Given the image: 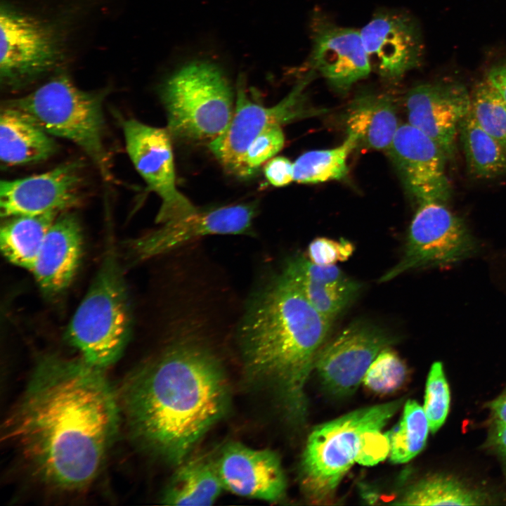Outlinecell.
Segmentation results:
<instances>
[{"mask_svg":"<svg viewBox=\"0 0 506 506\" xmlns=\"http://www.w3.org/2000/svg\"><path fill=\"white\" fill-rule=\"evenodd\" d=\"M119 412L101 368L82 358L47 356L9 416L6 436L41 480L79 489L98 474L116 435Z\"/></svg>","mask_w":506,"mask_h":506,"instance_id":"obj_1","label":"cell"},{"mask_svg":"<svg viewBox=\"0 0 506 506\" xmlns=\"http://www.w3.org/2000/svg\"><path fill=\"white\" fill-rule=\"evenodd\" d=\"M134 436L163 461L177 466L228 413L229 383L207 347L176 343L138 368L123 391Z\"/></svg>","mask_w":506,"mask_h":506,"instance_id":"obj_2","label":"cell"},{"mask_svg":"<svg viewBox=\"0 0 506 506\" xmlns=\"http://www.w3.org/2000/svg\"><path fill=\"white\" fill-rule=\"evenodd\" d=\"M332 324L282 272L247 305L238 330L245 378L273 397L292 424L306 417V386Z\"/></svg>","mask_w":506,"mask_h":506,"instance_id":"obj_3","label":"cell"},{"mask_svg":"<svg viewBox=\"0 0 506 506\" xmlns=\"http://www.w3.org/2000/svg\"><path fill=\"white\" fill-rule=\"evenodd\" d=\"M131 327V311L123 273L111 249L71 318L67 338L78 349L81 358L102 369L121 356Z\"/></svg>","mask_w":506,"mask_h":506,"instance_id":"obj_4","label":"cell"},{"mask_svg":"<svg viewBox=\"0 0 506 506\" xmlns=\"http://www.w3.org/2000/svg\"><path fill=\"white\" fill-rule=\"evenodd\" d=\"M106 90L84 91L60 73L34 91L6 103L24 112L53 137L71 141L109 179L110 162L104 144Z\"/></svg>","mask_w":506,"mask_h":506,"instance_id":"obj_5","label":"cell"},{"mask_svg":"<svg viewBox=\"0 0 506 506\" xmlns=\"http://www.w3.org/2000/svg\"><path fill=\"white\" fill-rule=\"evenodd\" d=\"M401 400L364 407L323 423L308 437L300 472L306 493L316 502L332 496L368 438L382 430Z\"/></svg>","mask_w":506,"mask_h":506,"instance_id":"obj_6","label":"cell"},{"mask_svg":"<svg viewBox=\"0 0 506 506\" xmlns=\"http://www.w3.org/2000/svg\"><path fill=\"white\" fill-rule=\"evenodd\" d=\"M160 96L171 136L192 142H208L228 127L233 112L230 83L216 64L189 63L163 84Z\"/></svg>","mask_w":506,"mask_h":506,"instance_id":"obj_7","label":"cell"},{"mask_svg":"<svg viewBox=\"0 0 506 506\" xmlns=\"http://www.w3.org/2000/svg\"><path fill=\"white\" fill-rule=\"evenodd\" d=\"M478 250V242L464 221L445 202H421L410 224L401 259L379 281L388 282L415 269L455 264Z\"/></svg>","mask_w":506,"mask_h":506,"instance_id":"obj_8","label":"cell"},{"mask_svg":"<svg viewBox=\"0 0 506 506\" xmlns=\"http://www.w3.org/2000/svg\"><path fill=\"white\" fill-rule=\"evenodd\" d=\"M127 154L148 188L161 199L156 222L165 223L198 209L176 188L171 134L135 119L122 122Z\"/></svg>","mask_w":506,"mask_h":506,"instance_id":"obj_9","label":"cell"},{"mask_svg":"<svg viewBox=\"0 0 506 506\" xmlns=\"http://www.w3.org/2000/svg\"><path fill=\"white\" fill-rule=\"evenodd\" d=\"M0 79L8 88L22 86L55 66L56 34L37 18L2 5L0 13Z\"/></svg>","mask_w":506,"mask_h":506,"instance_id":"obj_10","label":"cell"},{"mask_svg":"<svg viewBox=\"0 0 506 506\" xmlns=\"http://www.w3.org/2000/svg\"><path fill=\"white\" fill-rule=\"evenodd\" d=\"M394 341L382 327L370 322L355 321L323 345L314 369L332 394H353L377 355Z\"/></svg>","mask_w":506,"mask_h":506,"instance_id":"obj_11","label":"cell"},{"mask_svg":"<svg viewBox=\"0 0 506 506\" xmlns=\"http://www.w3.org/2000/svg\"><path fill=\"white\" fill-rule=\"evenodd\" d=\"M312 72L297 84L283 100L268 108L252 101L242 84H239L235 108L228 127L219 137L209 143L211 151L227 171L242 176L247 149L261 131L270 126H281L308 113L303 91L311 79Z\"/></svg>","mask_w":506,"mask_h":506,"instance_id":"obj_12","label":"cell"},{"mask_svg":"<svg viewBox=\"0 0 506 506\" xmlns=\"http://www.w3.org/2000/svg\"><path fill=\"white\" fill-rule=\"evenodd\" d=\"M254 203L228 205L195 212L163 223L158 229L130 240L128 253L141 261L174 250L188 242L212 235H254Z\"/></svg>","mask_w":506,"mask_h":506,"instance_id":"obj_13","label":"cell"},{"mask_svg":"<svg viewBox=\"0 0 506 506\" xmlns=\"http://www.w3.org/2000/svg\"><path fill=\"white\" fill-rule=\"evenodd\" d=\"M83 162L60 164L46 172L0 183V214L4 218L62 213L82 198Z\"/></svg>","mask_w":506,"mask_h":506,"instance_id":"obj_14","label":"cell"},{"mask_svg":"<svg viewBox=\"0 0 506 506\" xmlns=\"http://www.w3.org/2000/svg\"><path fill=\"white\" fill-rule=\"evenodd\" d=\"M408 122L433 139L448 158L453 156L459 128L471 109V93L457 82L421 84L406 98Z\"/></svg>","mask_w":506,"mask_h":506,"instance_id":"obj_15","label":"cell"},{"mask_svg":"<svg viewBox=\"0 0 506 506\" xmlns=\"http://www.w3.org/2000/svg\"><path fill=\"white\" fill-rule=\"evenodd\" d=\"M387 151L418 202H446L450 198L451 186L446 173L448 158L424 133L408 122L401 124Z\"/></svg>","mask_w":506,"mask_h":506,"instance_id":"obj_16","label":"cell"},{"mask_svg":"<svg viewBox=\"0 0 506 506\" xmlns=\"http://www.w3.org/2000/svg\"><path fill=\"white\" fill-rule=\"evenodd\" d=\"M310 64L338 91H348L372 70L360 30L315 13L311 21Z\"/></svg>","mask_w":506,"mask_h":506,"instance_id":"obj_17","label":"cell"},{"mask_svg":"<svg viewBox=\"0 0 506 506\" xmlns=\"http://www.w3.org/2000/svg\"><path fill=\"white\" fill-rule=\"evenodd\" d=\"M224 489L271 502L286 494L287 479L278 455L237 441L227 443L215 458Z\"/></svg>","mask_w":506,"mask_h":506,"instance_id":"obj_18","label":"cell"},{"mask_svg":"<svg viewBox=\"0 0 506 506\" xmlns=\"http://www.w3.org/2000/svg\"><path fill=\"white\" fill-rule=\"evenodd\" d=\"M372 69L383 78L397 80L419 63L421 44L416 26L403 13H376L360 30Z\"/></svg>","mask_w":506,"mask_h":506,"instance_id":"obj_19","label":"cell"},{"mask_svg":"<svg viewBox=\"0 0 506 506\" xmlns=\"http://www.w3.org/2000/svg\"><path fill=\"white\" fill-rule=\"evenodd\" d=\"M83 235L76 214L60 213L50 227L32 273L45 295L55 297L72 283L80 264Z\"/></svg>","mask_w":506,"mask_h":506,"instance_id":"obj_20","label":"cell"},{"mask_svg":"<svg viewBox=\"0 0 506 506\" xmlns=\"http://www.w3.org/2000/svg\"><path fill=\"white\" fill-rule=\"evenodd\" d=\"M282 273L332 323L352 303L362 287L335 264H316L301 254L287 259Z\"/></svg>","mask_w":506,"mask_h":506,"instance_id":"obj_21","label":"cell"},{"mask_svg":"<svg viewBox=\"0 0 506 506\" xmlns=\"http://www.w3.org/2000/svg\"><path fill=\"white\" fill-rule=\"evenodd\" d=\"M53 136L20 110L6 104L0 114V160L13 167L44 161L58 150Z\"/></svg>","mask_w":506,"mask_h":506,"instance_id":"obj_22","label":"cell"},{"mask_svg":"<svg viewBox=\"0 0 506 506\" xmlns=\"http://www.w3.org/2000/svg\"><path fill=\"white\" fill-rule=\"evenodd\" d=\"M401 124L393 100L384 95H359L346 119L347 134L365 148L387 150Z\"/></svg>","mask_w":506,"mask_h":506,"instance_id":"obj_23","label":"cell"},{"mask_svg":"<svg viewBox=\"0 0 506 506\" xmlns=\"http://www.w3.org/2000/svg\"><path fill=\"white\" fill-rule=\"evenodd\" d=\"M223 489L215 458L188 457L177 465L161 500L169 505H211Z\"/></svg>","mask_w":506,"mask_h":506,"instance_id":"obj_24","label":"cell"},{"mask_svg":"<svg viewBox=\"0 0 506 506\" xmlns=\"http://www.w3.org/2000/svg\"><path fill=\"white\" fill-rule=\"evenodd\" d=\"M60 214L51 212L7 218L0 232L4 257L12 264L32 271L45 237Z\"/></svg>","mask_w":506,"mask_h":506,"instance_id":"obj_25","label":"cell"},{"mask_svg":"<svg viewBox=\"0 0 506 506\" xmlns=\"http://www.w3.org/2000/svg\"><path fill=\"white\" fill-rule=\"evenodd\" d=\"M458 137L474 176L491 179L506 172V150L478 124L471 112L461 122Z\"/></svg>","mask_w":506,"mask_h":506,"instance_id":"obj_26","label":"cell"},{"mask_svg":"<svg viewBox=\"0 0 506 506\" xmlns=\"http://www.w3.org/2000/svg\"><path fill=\"white\" fill-rule=\"evenodd\" d=\"M484 495L457 479L442 475L424 478L412 486L394 505H478Z\"/></svg>","mask_w":506,"mask_h":506,"instance_id":"obj_27","label":"cell"},{"mask_svg":"<svg viewBox=\"0 0 506 506\" xmlns=\"http://www.w3.org/2000/svg\"><path fill=\"white\" fill-rule=\"evenodd\" d=\"M357 145L356 139L347 134L344 141L336 148L304 153L293 162L294 181L318 183L344 178L349 171L347 158Z\"/></svg>","mask_w":506,"mask_h":506,"instance_id":"obj_28","label":"cell"},{"mask_svg":"<svg viewBox=\"0 0 506 506\" xmlns=\"http://www.w3.org/2000/svg\"><path fill=\"white\" fill-rule=\"evenodd\" d=\"M429 431L423 407L414 400H408L399 423L389 434L391 460L404 463L413 459L424 448Z\"/></svg>","mask_w":506,"mask_h":506,"instance_id":"obj_29","label":"cell"},{"mask_svg":"<svg viewBox=\"0 0 506 506\" xmlns=\"http://www.w3.org/2000/svg\"><path fill=\"white\" fill-rule=\"evenodd\" d=\"M470 112L478 124L506 150V104L486 79L471 93Z\"/></svg>","mask_w":506,"mask_h":506,"instance_id":"obj_30","label":"cell"},{"mask_svg":"<svg viewBox=\"0 0 506 506\" xmlns=\"http://www.w3.org/2000/svg\"><path fill=\"white\" fill-rule=\"evenodd\" d=\"M406 377L407 368L403 361L389 346L372 361L363 382L375 393L389 394L400 388Z\"/></svg>","mask_w":506,"mask_h":506,"instance_id":"obj_31","label":"cell"},{"mask_svg":"<svg viewBox=\"0 0 506 506\" xmlns=\"http://www.w3.org/2000/svg\"><path fill=\"white\" fill-rule=\"evenodd\" d=\"M450 406V391L441 362L432 364L426 384L423 409L429 430L435 433L443 424Z\"/></svg>","mask_w":506,"mask_h":506,"instance_id":"obj_32","label":"cell"},{"mask_svg":"<svg viewBox=\"0 0 506 506\" xmlns=\"http://www.w3.org/2000/svg\"><path fill=\"white\" fill-rule=\"evenodd\" d=\"M285 136L280 125H272L261 131L249 144L243 158L242 176H248L283 147Z\"/></svg>","mask_w":506,"mask_h":506,"instance_id":"obj_33","label":"cell"},{"mask_svg":"<svg viewBox=\"0 0 506 506\" xmlns=\"http://www.w3.org/2000/svg\"><path fill=\"white\" fill-rule=\"evenodd\" d=\"M354 250L353 245L345 239L335 240L320 237L313 240L308 247V258L319 265H335L349 259Z\"/></svg>","mask_w":506,"mask_h":506,"instance_id":"obj_34","label":"cell"},{"mask_svg":"<svg viewBox=\"0 0 506 506\" xmlns=\"http://www.w3.org/2000/svg\"><path fill=\"white\" fill-rule=\"evenodd\" d=\"M264 174L271 185L287 186L294 181V163L284 157H274L265 165Z\"/></svg>","mask_w":506,"mask_h":506,"instance_id":"obj_35","label":"cell"},{"mask_svg":"<svg viewBox=\"0 0 506 506\" xmlns=\"http://www.w3.org/2000/svg\"><path fill=\"white\" fill-rule=\"evenodd\" d=\"M485 79L496 89L506 104V63L491 68Z\"/></svg>","mask_w":506,"mask_h":506,"instance_id":"obj_36","label":"cell"},{"mask_svg":"<svg viewBox=\"0 0 506 506\" xmlns=\"http://www.w3.org/2000/svg\"><path fill=\"white\" fill-rule=\"evenodd\" d=\"M489 444L501 455L506 454V426L494 424L490 437Z\"/></svg>","mask_w":506,"mask_h":506,"instance_id":"obj_37","label":"cell"},{"mask_svg":"<svg viewBox=\"0 0 506 506\" xmlns=\"http://www.w3.org/2000/svg\"><path fill=\"white\" fill-rule=\"evenodd\" d=\"M494 424L506 426V392L489 403Z\"/></svg>","mask_w":506,"mask_h":506,"instance_id":"obj_38","label":"cell"},{"mask_svg":"<svg viewBox=\"0 0 506 506\" xmlns=\"http://www.w3.org/2000/svg\"><path fill=\"white\" fill-rule=\"evenodd\" d=\"M502 455V457H503V459H504V461H505V467H506V454H503V455Z\"/></svg>","mask_w":506,"mask_h":506,"instance_id":"obj_39","label":"cell"}]
</instances>
